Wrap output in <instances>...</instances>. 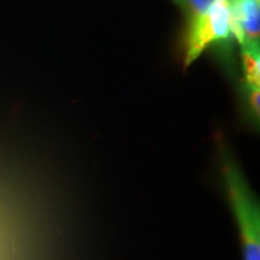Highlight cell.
<instances>
[{"instance_id":"3","label":"cell","mask_w":260,"mask_h":260,"mask_svg":"<svg viewBox=\"0 0 260 260\" xmlns=\"http://www.w3.org/2000/svg\"><path fill=\"white\" fill-rule=\"evenodd\" d=\"M233 37L241 45L259 44L260 0H228Z\"/></svg>"},{"instance_id":"5","label":"cell","mask_w":260,"mask_h":260,"mask_svg":"<svg viewBox=\"0 0 260 260\" xmlns=\"http://www.w3.org/2000/svg\"><path fill=\"white\" fill-rule=\"evenodd\" d=\"M242 96L247 117L253 124L258 126L260 119V86L242 83Z\"/></svg>"},{"instance_id":"6","label":"cell","mask_w":260,"mask_h":260,"mask_svg":"<svg viewBox=\"0 0 260 260\" xmlns=\"http://www.w3.org/2000/svg\"><path fill=\"white\" fill-rule=\"evenodd\" d=\"M216 2L217 0H183V9L187 10L188 21L200 17Z\"/></svg>"},{"instance_id":"1","label":"cell","mask_w":260,"mask_h":260,"mask_svg":"<svg viewBox=\"0 0 260 260\" xmlns=\"http://www.w3.org/2000/svg\"><path fill=\"white\" fill-rule=\"evenodd\" d=\"M219 168L235 217L243 260H260V209L254 191L226 146L220 145Z\"/></svg>"},{"instance_id":"7","label":"cell","mask_w":260,"mask_h":260,"mask_svg":"<svg viewBox=\"0 0 260 260\" xmlns=\"http://www.w3.org/2000/svg\"><path fill=\"white\" fill-rule=\"evenodd\" d=\"M172 2H174L175 4H177L178 6H181V8L183 9V0H172Z\"/></svg>"},{"instance_id":"4","label":"cell","mask_w":260,"mask_h":260,"mask_svg":"<svg viewBox=\"0 0 260 260\" xmlns=\"http://www.w3.org/2000/svg\"><path fill=\"white\" fill-rule=\"evenodd\" d=\"M241 48V67L243 82L260 86V47L259 44L246 42Z\"/></svg>"},{"instance_id":"2","label":"cell","mask_w":260,"mask_h":260,"mask_svg":"<svg viewBox=\"0 0 260 260\" xmlns=\"http://www.w3.org/2000/svg\"><path fill=\"white\" fill-rule=\"evenodd\" d=\"M233 39L228 0H217L204 15L188 21L184 39V69H188L209 47L230 46Z\"/></svg>"}]
</instances>
